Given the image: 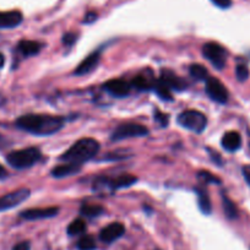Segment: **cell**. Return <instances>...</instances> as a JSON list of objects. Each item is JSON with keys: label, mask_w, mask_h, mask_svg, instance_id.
Masks as SVG:
<instances>
[{"label": "cell", "mask_w": 250, "mask_h": 250, "mask_svg": "<svg viewBox=\"0 0 250 250\" xmlns=\"http://www.w3.org/2000/svg\"><path fill=\"white\" fill-rule=\"evenodd\" d=\"M153 91H155V92L157 93L158 97H160L161 100H163V101H173L172 92H170L169 88H168L167 86H166L165 83H163L162 81L160 80V79H158V80H156L155 86H153Z\"/></svg>", "instance_id": "cell-21"}, {"label": "cell", "mask_w": 250, "mask_h": 250, "mask_svg": "<svg viewBox=\"0 0 250 250\" xmlns=\"http://www.w3.org/2000/svg\"><path fill=\"white\" fill-rule=\"evenodd\" d=\"M195 191L198 194V203L199 208L204 215H210L212 211V206H211L210 198H208V191L204 188H195Z\"/></svg>", "instance_id": "cell-19"}, {"label": "cell", "mask_w": 250, "mask_h": 250, "mask_svg": "<svg viewBox=\"0 0 250 250\" xmlns=\"http://www.w3.org/2000/svg\"><path fill=\"white\" fill-rule=\"evenodd\" d=\"M155 83L156 80H153L152 78L147 76L146 74H141V75L135 76V79L133 80L131 85L140 91H148V90H153Z\"/></svg>", "instance_id": "cell-20"}, {"label": "cell", "mask_w": 250, "mask_h": 250, "mask_svg": "<svg viewBox=\"0 0 250 250\" xmlns=\"http://www.w3.org/2000/svg\"><path fill=\"white\" fill-rule=\"evenodd\" d=\"M203 54L218 70H221V69L226 66V62H227V50L222 45L218 44V43L208 42L204 44Z\"/></svg>", "instance_id": "cell-5"}, {"label": "cell", "mask_w": 250, "mask_h": 250, "mask_svg": "<svg viewBox=\"0 0 250 250\" xmlns=\"http://www.w3.org/2000/svg\"><path fill=\"white\" fill-rule=\"evenodd\" d=\"M78 40V37H76L75 33L70 32V33H66V35H64V37H62V43L65 45H73L74 43H75V41Z\"/></svg>", "instance_id": "cell-30"}, {"label": "cell", "mask_w": 250, "mask_h": 250, "mask_svg": "<svg viewBox=\"0 0 250 250\" xmlns=\"http://www.w3.org/2000/svg\"><path fill=\"white\" fill-rule=\"evenodd\" d=\"M211 1L220 9H228L232 5V0H211Z\"/></svg>", "instance_id": "cell-31"}, {"label": "cell", "mask_w": 250, "mask_h": 250, "mask_svg": "<svg viewBox=\"0 0 250 250\" xmlns=\"http://www.w3.org/2000/svg\"><path fill=\"white\" fill-rule=\"evenodd\" d=\"M30 189L22 188V189H18V190L11 191V193L6 194V195L1 196L0 198V211H6L16 208V206L22 204L25 200H27L30 198Z\"/></svg>", "instance_id": "cell-8"}, {"label": "cell", "mask_w": 250, "mask_h": 250, "mask_svg": "<svg viewBox=\"0 0 250 250\" xmlns=\"http://www.w3.org/2000/svg\"><path fill=\"white\" fill-rule=\"evenodd\" d=\"M235 76H237L238 81L243 83V81H245L249 78V69L245 65H238L235 68Z\"/></svg>", "instance_id": "cell-28"}, {"label": "cell", "mask_w": 250, "mask_h": 250, "mask_svg": "<svg viewBox=\"0 0 250 250\" xmlns=\"http://www.w3.org/2000/svg\"><path fill=\"white\" fill-rule=\"evenodd\" d=\"M79 250H96V240L92 235H83L78 242Z\"/></svg>", "instance_id": "cell-25"}, {"label": "cell", "mask_w": 250, "mask_h": 250, "mask_svg": "<svg viewBox=\"0 0 250 250\" xmlns=\"http://www.w3.org/2000/svg\"><path fill=\"white\" fill-rule=\"evenodd\" d=\"M81 165L79 163H65V165L57 166L53 168L52 175L54 178H65L69 175H74L80 172Z\"/></svg>", "instance_id": "cell-17"}, {"label": "cell", "mask_w": 250, "mask_h": 250, "mask_svg": "<svg viewBox=\"0 0 250 250\" xmlns=\"http://www.w3.org/2000/svg\"><path fill=\"white\" fill-rule=\"evenodd\" d=\"M4 103H5V98H4L3 96H0V107H1V105H3Z\"/></svg>", "instance_id": "cell-37"}, {"label": "cell", "mask_w": 250, "mask_h": 250, "mask_svg": "<svg viewBox=\"0 0 250 250\" xmlns=\"http://www.w3.org/2000/svg\"><path fill=\"white\" fill-rule=\"evenodd\" d=\"M23 20V16L20 11H5L0 13V28H14L18 27Z\"/></svg>", "instance_id": "cell-14"}, {"label": "cell", "mask_w": 250, "mask_h": 250, "mask_svg": "<svg viewBox=\"0 0 250 250\" xmlns=\"http://www.w3.org/2000/svg\"><path fill=\"white\" fill-rule=\"evenodd\" d=\"M81 215L86 216V217L95 218L98 217L103 213V208L100 205H90V204H85L80 210Z\"/></svg>", "instance_id": "cell-23"}, {"label": "cell", "mask_w": 250, "mask_h": 250, "mask_svg": "<svg viewBox=\"0 0 250 250\" xmlns=\"http://www.w3.org/2000/svg\"><path fill=\"white\" fill-rule=\"evenodd\" d=\"M16 126L37 136H49L64 126V119L48 114H25L16 120Z\"/></svg>", "instance_id": "cell-1"}, {"label": "cell", "mask_w": 250, "mask_h": 250, "mask_svg": "<svg viewBox=\"0 0 250 250\" xmlns=\"http://www.w3.org/2000/svg\"><path fill=\"white\" fill-rule=\"evenodd\" d=\"M198 178L200 180H203L204 183H213V184H220L221 180L217 177H215L213 174H211L210 172H206V170H201L199 172Z\"/></svg>", "instance_id": "cell-27"}, {"label": "cell", "mask_w": 250, "mask_h": 250, "mask_svg": "<svg viewBox=\"0 0 250 250\" xmlns=\"http://www.w3.org/2000/svg\"><path fill=\"white\" fill-rule=\"evenodd\" d=\"M6 177H8V170L5 169L4 166L0 165V179H5Z\"/></svg>", "instance_id": "cell-35"}, {"label": "cell", "mask_w": 250, "mask_h": 250, "mask_svg": "<svg viewBox=\"0 0 250 250\" xmlns=\"http://www.w3.org/2000/svg\"><path fill=\"white\" fill-rule=\"evenodd\" d=\"M30 242H21L13 248V250H30Z\"/></svg>", "instance_id": "cell-33"}, {"label": "cell", "mask_w": 250, "mask_h": 250, "mask_svg": "<svg viewBox=\"0 0 250 250\" xmlns=\"http://www.w3.org/2000/svg\"><path fill=\"white\" fill-rule=\"evenodd\" d=\"M206 93L215 102L225 104L228 101V91L226 86L216 78H208L205 85Z\"/></svg>", "instance_id": "cell-7"}, {"label": "cell", "mask_w": 250, "mask_h": 250, "mask_svg": "<svg viewBox=\"0 0 250 250\" xmlns=\"http://www.w3.org/2000/svg\"><path fill=\"white\" fill-rule=\"evenodd\" d=\"M96 20H97V14L93 13V11H90V13H87L85 15V20H83V22L92 23V22H95Z\"/></svg>", "instance_id": "cell-32"}, {"label": "cell", "mask_w": 250, "mask_h": 250, "mask_svg": "<svg viewBox=\"0 0 250 250\" xmlns=\"http://www.w3.org/2000/svg\"><path fill=\"white\" fill-rule=\"evenodd\" d=\"M100 59H101L100 52L92 53V54L88 55L86 59H83V62H80V65L76 68V70L74 71V74H75L76 76L87 75V74H90L91 71H93L96 68H97Z\"/></svg>", "instance_id": "cell-13"}, {"label": "cell", "mask_w": 250, "mask_h": 250, "mask_svg": "<svg viewBox=\"0 0 250 250\" xmlns=\"http://www.w3.org/2000/svg\"><path fill=\"white\" fill-rule=\"evenodd\" d=\"M221 144L226 151L234 152V151L239 150L240 146H242V136L237 131H228L223 135Z\"/></svg>", "instance_id": "cell-16"}, {"label": "cell", "mask_w": 250, "mask_h": 250, "mask_svg": "<svg viewBox=\"0 0 250 250\" xmlns=\"http://www.w3.org/2000/svg\"><path fill=\"white\" fill-rule=\"evenodd\" d=\"M4 62H5V58H4V55L0 53V69L4 66Z\"/></svg>", "instance_id": "cell-36"}, {"label": "cell", "mask_w": 250, "mask_h": 250, "mask_svg": "<svg viewBox=\"0 0 250 250\" xmlns=\"http://www.w3.org/2000/svg\"><path fill=\"white\" fill-rule=\"evenodd\" d=\"M59 212L58 208H30V210H25L20 213V217L23 220L28 221H36V220H43V218H50L54 217Z\"/></svg>", "instance_id": "cell-10"}, {"label": "cell", "mask_w": 250, "mask_h": 250, "mask_svg": "<svg viewBox=\"0 0 250 250\" xmlns=\"http://www.w3.org/2000/svg\"><path fill=\"white\" fill-rule=\"evenodd\" d=\"M100 151V143L95 139L85 138L76 141L66 152L60 156V160L66 163H81L95 157Z\"/></svg>", "instance_id": "cell-2"}, {"label": "cell", "mask_w": 250, "mask_h": 250, "mask_svg": "<svg viewBox=\"0 0 250 250\" xmlns=\"http://www.w3.org/2000/svg\"><path fill=\"white\" fill-rule=\"evenodd\" d=\"M155 119L160 123L161 126H167L169 118H168V115L165 114V113H161V112H158V110H156Z\"/></svg>", "instance_id": "cell-29"}, {"label": "cell", "mask_w": 250, "mask_h": 250, "mask_svg": "<svg viewBox=\"0 0 250 250\" xmlns=\"http://www.w3.org/2000/svg\"><path fill=\"white\" fill-rule=\"evenodd\" d=\"M223 210H225L226 216L228 218H235L238 216V211L235 205L229 199L226 198V196H223Z\"/></svg>", "instance_id": "cell-26"}, {"label": "cell", "mask_w": 250, "mask_h": 250, "mask_svg": "<svg viewBox=\"0 0 250 250\" xmlns=\"http://www.w3.org/2000/svg\"><path fill=\"white\" fill-rule=\"evenodd\" d=\"M243 175H244L245 180H247V183L249 184V187H250V165L243 167Z\"/></svg>", "instance_id": "cell-34"}, {"label": "cell", "mask_w": 250, "mask_h": 250, "mask_svg": "<svg viewBox=\"0 0 250 250\" xmlns=\"http://www.w3.org/2000/svg\"><path fill=\"white\" fill-rule=\"evenodd\" d=\"M178 124L182 126V128L188 129V130L194 131V133H203L206 129V125H208V118L204 113L199 112L195 109H189L182 112L178 117Z\"/></svg>", "instance_id": "cell-4"}, {"label": "cell", "mask_w": 250, "mask_h": 250, "mask_svg": "<svg viewBox=\"0 0 250 250\" xmlns=\"http://www.w3.org/2000/svg\"><path fill=\"white\" fill-rule=\"evenodd\" d=\"M160 80L162 81V83H165V85L167 86L170 91L172 90L183 91L187 88V83H185V81L182 80L179 76L175 75L173 71L167 70V69H165V70L161 71Z\"/></svg>", "instance_id": "cell-12"}, {"label": "cell", "mask_w": 250, "mask_h": 250, "mask_svg": "<svg viewBox=\"0 0 250 250\" xmlns=\"http://www.w3.org/2000/svg\"><path fill=\"white\" fill-rule=\"evenodd\" d=\"M189 73H190V76H193L195 80L204 81L208 79V71L205 66L200 65V64H193L189 69Z\"/></svg>", "instance_id": "cell-22"}, {"label": "cell", "mask_w": 250, "mask_h": 250, "mask_svg": "<svg viewBox=\"0 0 250 250\" xmlns=\"http://www.w3.org/2000/svg\"><path fill=\"white\" fill-rule=\"evenodd\" d=\"M103 88H104L109 95L114 96V97L122 98L129 95L131 85L128 81L123 80V79H113V80L107 81V83L103 85Z\"/></svg>", "instance_id": "cell-9"}, {"label": "cell", "mask_w": 250, "mask_h": 250, "mask_svg": "<svg viewBox=\"0 0 250 250\" xmlns=\"http://www.w3.org/2000/svg\"><path fill=\"white\" fill-rule=\"evenodd\" d=\"M41 160V151L36 147L22 148V150L13 151L6 156V161L11 167L16 169H26L32 167L35 163Z\"/></svg>", "instance_id": "cell-3"}, {"label": "cell", "mask_w": 250, "mask_h": 250, "mask_svg": "<svg viewBox=\"0 0 250 250\" xmlns=\"http://www.w3.org/2000/svg\"><path fill=\"white\" fill-rule=\"evenodd\" d=\"M138 182V178L131 174H122L112 179H104V184L110 187L112 189H122V188L131 187Z\"/></svg>", "instance_id": "cell-15"}, {"label": "cell", "mask_w": 250, "mask_h": 250, "mask_svg": "<svg viewBox=\"0 0 250 250\" xmlns=\"http://www.w3.org/2000/svg\"><path fill=\"white\" fill-rule=\"evenodd\" d=\"M41 48H42V44L40 42H36V41H21L18 45L19 52L25 57L37 54V53H40Z\"/></svg>", "instance_id": "cell-18"}, {"label": "cell", "mask_w": 250, "mask_h": 250, "mask_svg": "<svg viewBox=\"0 0 250 250\" xmlns=\"http://www.w3.org/2000/svg\"><path fill=\"white\" fill-rule=\"evenodd\" d=\"M86 223L85 221L81 220V218H78V220H74L73 222L69 225L68 227V233L69 235H79L81 233H83L86 230Z\"/></svg>", "instance_id": "cell-24"}, {"label": "cell", "mask_w": 250, "mask_h": 250, "mask_svg": "<svg viewBox=\"0 0 250 250\" xmlns=\"http://www.w3.org/2000/svg\"><path fill=\"white\" fill-rule=\"evenodd\" d=\"M125 233V227L119 222H113L103 228L100 233V239L104 243H113Z\"/></svg>", "instance_id": "cell-11"}, {"label": "cell", "mask_w": 250, "mask_h": 250, "mask_svg": "<svg viewBox=\"0 0 250 250\" xmlns=\"http://www.w3.org/2000/svg\"><path fill=\"white\" fill-rule=\"evenodd\" d=\"M147 134L148 129L145 128L144 125L129 123V124L119 125L112 133L110 139H112V141H120L130 138H141V136H146Z\"/></svg>", "instance_id": "cell-6"}]
</instances>
